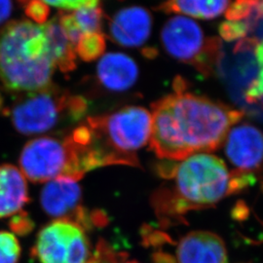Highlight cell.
Returning a JSON list of instances; mask_svg holds the SVG:
<instances>
[{"instance_id": "6", "label": "cell", "mask_w": 263, "mask_h": 263, "mask_svg": "<svg viewBox=\"0 0 263 263\" xmlns=\"http://www.w3.org/2000/svg\"><path fill=\"white\" fill-rule=\"evenodd\" d=\"M20 170L32 182L46 183L58 178H83L76 146L66 136L64 139L39 137L28 141L20 155Z\"/></svg>"}, {"instance_id": "7", "label": "cell", "mask_w": 263, "mask_h": 263, "mask_svg": "<svg viewBox=\"0 0 263 263\" xmlns=\"http://www.w3.org/2000/svg\"><path fill=\"white\" fill-rule=\"evenodd\" d=\"M161 41L170 56L209 76L213 72L221 40L205 37L197 23L178 16L168 20L164 25Z\"/></svg>"}, {"instance_id": "9", "label": "cell", "mask_w": 263, "mask_h": 263, "mask_svg": "<svg viewBox=\"0 0 263 263\" xmlns=\"http://www.w3.org/2000/svg\"><path fill=\"white\" fill-rule=\"evenodd\" d=\"M32 254L40 263H88L93 253L83 227L57 219L40 230Z\"/></svg>"}, {"instance_id": "27", "label": "cell", "mask_w": 263, "mask_h": 263, "mask_svg": "<svg viewBox=\"0 0 263 263\" xmlns=\"http://www.w3.org/2000/svg\"><path fill=\"white\" fill-rule=\"evenodd\" d=\"M153 257L155 263H175V259L170 254H156Z\"/></svg>"}, {"instance_id": "28", "label": "cell", "mask_w": 263, "mask_h": 263, "mask_svg": "<svg viewBox=\"0 0 263 263\" xmlns=\"http://www.w3.org/2000/svg\"><path fill=\"white\" fill-rule=\"evenodd\" d=\"M248 213L247 211V207L244 205H238L236 207L235 211L233 213V215H237V218L240 219V218H245L246 217V214Z\"/></svg>"}, {"instance_id": "11", "label": "cell", "mask_w": 263, "mask_h": 263, "mask_svg": "<svg viewBox=\"0 0 263 263\" xmlns=\"http://www.w3.org/2000/svg\"><path fill=\"white\" fill-rule=\"evenodd\" d=\"M226 154L236 170L263 174V134L256 127L242 124L232 128L226 139Z\"/></svg>"}, {"instance_id": "25", "label": "cell", "mask_w": 263, "mask_h": 263, "mask_svg": "<svg viewBox=\"0 0 263 263\" xmlns=\"http://www.w3.org/2000/svg\"><path fill=\"white\" fill-rule=\"evenodd\" d=\"M13 10L12 0H0V25L8 19Z\"/></svg>"}, {"instance_id": "8", "label": "cell", "mask_w": 263, "mask_h": 263, "mask_svg": "<svg viewBox=\"0 0 263 263\" xmlns=\"http://www.w3.org/2000/svg\"><path fill=\"white\" fill-rule=\"evenodd\" d=\"M257 43L250 39L234 42L220 41L213 72L226 87L235 104L248 110L247 93L257 79L259 66L255 50Z\"/></svg>"}, {"instance_id": "1", "label": "cell", "mask_w": 263, "mask_h": 263, "mask_svg": "<svg viewBox=\"0 0 263 263\" xmlns=\"http://www.w3.org/2000/svg\"><path fill=\"white\" fill-rule=\"evenodd\" d=\"M151 146L162 159L184 160L216 151L244 112L187 91L182 79L152 105Z\"/></svg>"}, {"instance_id": "2", "label": "cell", "mask_w": 263, "mask_h": 263, "mask_svg": "<svg viewBox=\"0 0 263 263\" xmlns=\"http://www.w3.org/2000/svg\"><path fill=\"white\" fill-rule=\"evenodd\" d=\"M55 69L42 25L15 21L0 30V81L12 92L47 88Z\"/></svg>"}, {"instance_id": "26", "label": "cell", "mask_w": 263, "mask_h": 263, "mask_svg": "<svg viewBox=\"0 0 263 263\" xmlns=\"http://www.w3.org/2000/svg\"><path fill=\"white\" fill-rule=\"evenodd\" d=\"M248 112L252 113L254 116H257L263 119V96L256 103L251 105Z\"/></svg>"}, {"instance_id": "30", "label": "cell", "mask_w": 263, "mask_h": 263, "mask_svg": "<svg viewBox=\"0 0 263 263\" xmlns=\"http://www.w3.org/2000/svg\"><path fill=\"white\" fill-rule=\"evenodd\" d=\"M2 104H3V100H2V96L0 94V109L2 107Z\"/></svg>"}, {"instance_id": "15", "label": "cell", "mask_w": 263, "mask_h": 263, "mask_svg": "<svg viewBox=\"0 0 263 263\" xmlns=\"http://www.w3.org/2000/svg\"><path fill=\"white\" fill-rule=\"evenodd\" d=\"M97 74L106 89L123 92L137 82L139 68L136 62L126 54L108 53L100 60Z\"/></svg>"}, {"instance_id": "4", "label": "cell", "mask_w": 263, "mask_h": 263, "mask_svg": "<svg viewBox=\"0 0 263 263\" xmlns=\"http://www.w3.org/2000/svg\"><path fill=\"white\" fill-rule=\"evenodd\" d=\"M171 189L184 212L212 207L229 195L230 173L226 163L209 153H198L177 163Z\"/></svg>"}, {"instance_id": "17", "label": "cell", "mask_w": 263, "mask_h": 263, "mask_svg": "<svg viewBox=\"0 0 263 263\" xmlns=\"http://www.w3.org/2000/svg\"><path fill=\"white\" fill-rule=\"evenodd\" d=\"M230 0H168L160 5L165 13H176L191 16L197 19L217 18L226 11Z\"/></svg>"}, {"instance_id": "20", "label": "cell", "mask_w": 263, "mask_h": 263, "mask_svg": "<svg viewBox=\"0 0 263 263\" xmlns=\"http://www.w3.org/2000/svg\"><path fill=\"white\" fill-rule=\"evenodd\" d=\"M21 246L17 237L7 231H0V263H18Z\"/></svg>"}, {"instance_id": "18", "label": "cell", "mask_w": 263, "mask_h": 263, "mask_svg": "<svg viewBox=\"0 0 263 263\" xmlns=\"http://www.w3.org/2000/svg\"><path fill=\"white\" fill-rule=\"evenodd\" d=\"M105 37L102 32L87 33L79 39L76 46V55L86 62L94 61L104 54Z\"/></svg>"}, {"instance_id": "24", "label": "cell", "mask_w": 263, "mask_h": 263, "mask_svg": "<svg viewBox=\"0 0 263 263\" xmlns=\"http://www.w3.org/2000/svg\"><path fill=\"white\" fill-rule=\"evenodd\" d=\"M31 227L32 223L30 219H28V216H26L24 213L14 216L13 220L11 221V228L19 234L27 233L31 229Z\"/></svg>"}, {"instance_id": "16", "label": "cell", "mask_w": 263, "mask_h": 263, "mask_svg": "<svg viewBox=\"0 0 263 263\" xmlns=\"http://www.w3.org/2000/svg\"><path fill=\"white\" fill-rule=\"evenodd\" d=\"M42 27L47 37L50 55L55 66H58L64 73L72 71L76 66V47L66 36L57 17L47 21Z\"/></svg>"}, {"instance_id": "13", "label": "cell", "mask_w": 263, "mask_h": 263, "mask_svg": "<svg viewBox=\"0 0 263 263\" xmlns=\"http://www.w3.org/2000/svg\"><path fill=\"white\" fill-rule=\"evenodd\" d=\"M177 259L178 263H227L226 245L212 232L193 231L179 241Z\"/></svg>"}, {"instance_id": "10", "label": "cell", "mask_w": 263, "mask_h": 263, "mask_svg": "<svg viewBox=\"0 0 263 263\" xmlns=\"http://www.w3.org/2000/svg\"><path fill=\"white\" fill-rule=\"evenodd\" d=\"M79 180L71 178H58L45 183L40 194V203L48 216L68 220L83 227L105 222V216H95L83 207L82 189Z\"/></svg>"}, {"instance_id": "22", "label": "cell", "mask_w": 263, "mask_h": 263, "mask_svg": "<svg viewBox=\"0 0 263 263\" xmlns=\"http://www.w3.org/2000/svg\"><path fill=\"white\" fill-rule=\"evenodd\" d=\"M26 15L28 18L32 20L34 24L43 25L47 22L50 10L47 4L41 0H30L26 5H24Z\"/></svg>"}, {"instance_id": "29", "label": "cell", "mask_w": 263, "mask_h": 263, "mask_svg": "<svg viewBox=\"0 0 263 263\" xmlns=\"http://www.w3.org/2000/svg\"><path fill=\"white\" fill-rule=\"evenodd\" d=\"M18 1H19L20 3H22L23 5H26L28 1H30V0H18Z\"/></svg>"}, {"instance_id": "19", "label": "cell", "mask_w": 263, "mask_h": 263, "mask_svg": "<svg viewBox=\"0 0 263 263\" xmlns=\"http://www.w3.org/2000/svg\"><path fill=\"white\" fill-rule=\"evenodd\" d=\"M77 26L84 34L101 32L104 12L100 6L82 7L72 12Z\"/></svg>"}, {"instance_id": "21", "label": "cell", "mask_w": 263, "mask_h": 263, "mask_svg": "<svg viewBox=\"0 0 263 263\" xmlns=\"http://www.w3.org/2000/svg\"><path fill=\"white\" fill-rule=\"evenodd\" d=\"M255 55L259 66V72L256 81L247 93V103L249 104V108L263 96V42L257 45L255 50Z\"/></svg>"}, {"instance_id": "23", "label": "cell", "mask_w": 263, "mask_h": 263, "mask_svg": "<svg viewBox=\"0 0 263 263\" xmlns=\"http://www.w3.org/2000/svg\"><path fill=\"white\" fill-rule=\"evenodd\" d=\"M47 5L54 6L60 9L76 11L82 7L99 6L100 0H41Z\"/></svg>"}, {"instance_id": "3", "label": "cell", "mask_w": 263, "mask_h": 263, "mask_svg": "<svg viewBox=\"0 0 263 263\" xmlns=\"http://www.w3.org/2000/svg\"><path fill=\"white\" fill-rule=\"evenodd\" d=\"M81 145L91 169L126 165L140 167L137 152L151 141L152 117L141 106L89 118Z\"/></svg>"}, {"instance_id": "5", "label": "cell", "mask_w": 263, "mask_h": 263, "mask_svg": "<svg viewBox=\"0 0 263 263\" xmlns=\"http://www.w3.org/2000/svg\"><path fill=\"white\" fill-rule=\"evenodd\" d=\"M87 110L83 98L48 86L28 93L10 109L14 128L23 135H40L56 127L62 119H80Z\"/></svg>"}, {"instance_id": "14", "label": "cell", "mask_w": 263, "mask_h": 263, "mask_svg": "<svg viewBox=\"0 0 263 263\" xmlns=\"http://www.w3.org/2000/svg\"><path fill=\"white\" fill-rule=\"evenodd\" d=\"M29 201L27 179L14 165H0V220L23 213Z\"/></svg>"}, {"instance_id": "12", "label": "cell", "mask_w": 263, "mask_h": 263, "mask_svg": "<svg viewBox=\"0 0 263 263\" xmlns=\"http://www.w3.org/2000/svg\"><path fill=\"white\" fill-rule=\"evenodd\" d=\"M152 18L148 10L132 6L118 11L109 24V35L123 47H141L151 36Z\"/></svg>"}, {"instance_id": "31", "label": "cell", "mask_w": 263, "mask_h": 263, "mask_svg": "<svg viewBox=\"0 0 263 263\" xmlns=\"http://www.w3.org/2000/svg\"><path fill=\"white\" fill-rule=\"evenodd\" d=\"M123 263H139V262H137V261H128V262H126V261H125V262H123Z\"/></svg>"}]
</instances>
